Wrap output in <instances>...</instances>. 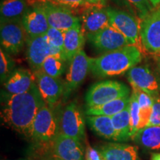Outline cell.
Wrapping results in <instances>:
<instances>
[{"label": "cell", "mask_w": 160, "mask_h": 160, "mask_svg": "<svg viewBox=\"0 0 160 160\" xmlns=\"http://www.w3.org/2000/svg\"><path fill=\"white\" fill-rule=\"evenodd\" d=\"M140 109L137 98L132 93L130 97V114H131V137L133 138L139 131L140 120Z\"/></svg>", "instance_id": "cell-29"}, {"label": "cell", "mask_w": 160, "mask_h": 160, "mask_svg": "<svg viewBox=\"0 0 160 160\" xmlns=\"http://www.w3.org/2000/svg\"><path fill=\"white\" fill-rule=\"evenodd\" d=\"M88 2L91 4V5H105L107 0H86Z\"/></svg>", "instance_id": "cell-36"}, {"label": "cell", "mask_w": 160, "mask_h": 160, "mask_svg": "<svg viewBox=\"0 0 160 160\" xmlns=\"http://www.w3.org/2000/svg\"><path fill=\"white\" fill-rule=\"evenodd\" d=\"M50 1L56 5L71 10L73 13L74 11H78V10H82L83 11L91 5L86 0H50Z\"/></svg>", "instance_id": "cell-31"}, {"label": "cell", "mask_w": 160, "mask_h": 160, "mask_svg": "<svg viewBox=\"0 0 160 160\" xmlns=\"http://www.w3.org/2000/svg\"><path fill=\"white\" fill-rule=\"evenodd\" d=\"M111 25L122 33L130 45L143 48L140 37V23L128 12L113 8H107Z\"/></svg>", "instance_id": "cell-8"}, {"label": "cell", "mask_w": 160, "mask_h": 160, "mask_svg": "<svg viewBox=\"0 0 160 160\" xmlns=\"http://www.w3.org/2000/svg\"><path fill=\"white\" fill-rule=\"evenodd\" d=\"M130 96L113 100L104 105L92 108H86L85 116H107L113 117L125 109L130 104Z\"/></svg>", "instance_id": "cell-24"}, {"label": "cell", "mask_w": 160, "mask_h": 160, "mask_svg": "<svg viewBox=\"0 0 160 160\" xmlns=\"http://www.w3.org/2000/svg\"><path fill=\"white\" fill-rule=\"evenodd\" d=\"M142 59L141 50L136 46L128 45L93 58L91 72L100 78L122 75L137 66Z\"/></svg>", "instance_id": "cell-2"}, {"label": "cell", "mask_w": 160, "mask_h": 160, "mask_svg": "<svg viewBox=\"0 0 160 160\" xmlns=\"http://www.w3.org/2000/svg\"><path fill=\"white\" fill-rule=\"evenodd\" d=\"M18 160H30V159H18Z\"/></svg>", "instance_id": "cell-40"}, {"label": "cell", "mask_w": 160, "mask_h": 160, "mask_svg": "<svg viewBox=\"0 0 160 160\" xmlns=\"http://www.w3.org/2000/svg\"><path fill=\"white\" fill-rule=\"evenodd\" d=\"M132 93L137 98L140 109V120L139 125V130L145 128L149 122L151 117L152 108H153V99L151 96L146 93L137 88L132 87Z\"/></svg>", "instance_id": "cell-26"}, {"label": "cell", "mask_w": 160, "mask_h": 160, "mask_svg": "<svg viewBox=\"0 0 160 160\" xmlns=\"http://www.w3.org/2000/svg\"><path fill=\"white\" fill-rule=\"evenodd\" d=\"M85 37L82 31L81 25L70 28L65 31L64 54L67 61H71L77 53L83 50Z\"/></svg>", "instance_id": "cell-20"}, {"label": "cell", "mask_w": 160, "mask_h": 160, "mask_svg": "<svg viewBox=\"0 0 160 160\" xmlns=\"http://www.w3.org/2000/svg\"><path fill=\"white\" fill-rule=\"evenodd\" d=\"M59 115L57 106L50 107L45 103L40 108L33 122L31 137L36 145L51 143L60 133Z\"/></svg>", "instance_id": "cell-3"}, {"label": "cell", "mask_w": 160, "mask_h": 160, "mask_svg": "<svg viewBox=\"0 0 160 160\" xmlns=\"http://www.w3.org/2000/svg\"><path fill=\"white\" fill-rule=\"evenodd\" d=\"M130 88L126 84L117 80H103L92 85L86 92V108L99 106L113 100L129 97Z\"/></svg>", "instance_id": "cell-4"}, {"label": "cell", "mask_w": 160, "mask_h": 160, "mask_svg": "<svg viewBox=\"0 0 160 160\" xmlns=\"http://www.w3.org/2000/svg\"><path fill=\"white\" fill-rule=\"evenodd\" d=\"M85 160H105L98 148L88 147L85 151Z\"/></svg>", "instance_id": "cell-34"}, {"label": "cell", "mask_w": 160, "mask_h": 160, "mask_svg": "<svg viewBox=\"0 0 160 160\" xmlns=\"http://www.w3.org/2000/svg\"><path fill=\"white\" fill-rule=\"evenodd\" d=\"M80 24L85 37L111 25L107 8L102 5H91L82 13Z\"/></svg>", "instance_id": "cell-16"}, {"label": "cell", "mask_w": 160, "mask_h": 160, "mask_svg": "<svg viewBox=\"0 0 160 160\" xmlns=\"http://www.w3.org/2000/svg\"><path fill=\"white\" fill-rule=\"evenodd\" d=\"M34 84V73L22 68H16L4 82L5 93L9 95L22 94L28 91Z\"/></svg>", "instance_id": "cell-18"}, {"label": "cell", "mask_w": 160, "mask_h": 160, "mask_svg": "<svg viewBox=\"0 0 160 160\" xmlns=\"http://www.w3.org/2000/svg\"><path fill=\"white\" fill-rule=\"evenodd\" d=\"M45 35L50 45L55 48L60 50L64 53L65 31L50 27Z\"/></svg>", "instance_id": "cell-30"}, {"label": "cell", "mask_w": 160, "mask_h": 160, "mask_svg": "<svg viewBox=\"0 0 160 160\" xmlns=\"http://www.w3.org/2000/svg\"><path fill=\"white\" fill-rule=\"evenodd\" d=\"M149 1L154 8L159 7V6L160 5V0H149Z\"/></svg>", "instance_id": "cell-38"}, {"label": "cell", "mask_w": 160, "mask_h": 160, "mask_svg": "<svg viewBox=\"0 0 160 160\" xmlns=\"http://www.w3.org/2000/svg\"><path fill=\"white\" fill-rule=\"evenodd\" d=\"M45 104L37 84L22 94L9 95L4 92L1 119L5 125L31 139L33 122Z\"/></svg>", "instance_id": "cell-1"}, {"label": "cell", "mask_w": 160, "mask_h": 160, "mask_svg": "<svg viewBox=\"0 0 160 160\" xmlns=\"http://www.w3.org/2000/svg\"><path fill=\"white\" fill-rule=\"evenodd\" d=\"M92 60L93 58L89 57L82 50L69 62L68 68L63 81V97L65 99L68 98L71 93L77 89L91 72Z\"/></svg>", "instance_id": "cell-7"}, {"label": "cell", "mask_w": 160, "mask_h": 160, "mask_svg": "<svg viewBox=\"0 0 160 160\" xmlns=\"http://www.w3.org/2000/svg\"><path fill=\"white\" fill-rule=\"evenodd\" d=\"M131 4L139 13V17L143 19L154 9L149 0H126Z\"/></svg>", "instance_id": "cell-32"}, {"label": "cell", "mask_w": 160, "mask_h": 160, "mask_svg": "<svg viewBox=\"0 0 160 160\" xmlns=\"http://www.w3.org/2000/svg\"><path fill=\"white\" fill-rule=\"evenodd\" d=\"M140 37L143 49L160 56V5L141 19Z\"/></svg>", "instance_id": "cell-9"}, {"label": "cell", "mask_w": 160, "mask_h": 160, "mask_svg": "<svg viewBox=\"0 0 160 160\" xmlns=\"http://www.w3.org/2000/svg\"><path fill=\"white\" fill-rule=\"evenodd\" d=\"M97 148L105 160H140L137 148L128 144L110 142Z\"/></svg>", "instance_id": "cell-19"}, {"label": "cell", "mask_w": 160, "mask_h": 160, "mask_svg": "<svg viewBox=\"0 0 160 160\" xmlns=\"http://www.w3.org/2000/svg\"><path fill=\"white\" fill-rule=\"evenodd\" d=\"M128 80L132 87L137 88L154 99L160 97V81L148 65H137L128 71Z\"/></svg>", "instance_id": "cell-13"}, {"label": "cell", "mask_w": 160, "mask_h": 160, "mask_svg": "<svg viewBox=\"0 0 160 160\" xmlns=\"http://www.w3.org/2000/svg\"><path fill=\"white\" fill-rule=\"evenodd\" d=\"M85 118L77 102H72L60 110V133L82 141L85 137Z\"/></svg>", "instance_id": "cell-10"}, {"label": "cell", "mask_w": 160, "mask_h": 160, "mask_svg": "<svg viewBox=\"0 0 160 160\" xmlns=\"http://www.w3.org/2000/svg\"><path fill=\"white\" fill-rule=\"evenodd\" d=\"M28 8L26 0H2L0 6L1 20L22 19Z\"/></svg>", "instance_id": "cell-25"}, {"label": "cell", "mask_w": 160, "mask_h": 160, "mask_svg": "<svg viewBox=\"0 0 160 160\" xmlns=\"http://www.w3.org/2000/svg\"><path fill=\"white\" fill-rule=\"evenodd\" d=\"M22 22L28 37L45 35L50 28L45 11L39 4L29 6Z\"/></svg>", "instance_id": "cell-17"}, {"label": "cell", "mask_w": 160, "mask_h": 160, "mask_svg": "<svg viewBox=\"0 0 160 160\" xmlns=\"http://www.w3.org/2000/svg\"><path fill=\"white\" fill-rule=\"evenodd\" d=\"M14 66V62L10 57V54L1 48V50H0V75H1L2 82L4 83L8 79L12 72L15 70Z\"/></svg>", "instance_id": "cell-28"}, {"label": "cell", "mask_w": 160, "mask_h": 160, "mask_svg": "<svg viewBox=\"0 0 160 160\" xmlns=\"http://www.w3.org/2000/svg\"><path fill=\"white\" fill-rule=\"evenodd\" d=\"M151 160H160V153H151Z\"/></svg>", "instance_id": "cell-37"}, {"label": "cell", "mask_w": 160, "mask_h": 160, "mask_svg": "<svg viewBox=\"0 0 160 160\" xmlns=\"http://www.w3.org/2000/svg\"><path fill=\"white\" fill-rule=\"evenodd\" d=\"M1 46L10 55H16L22 51L26 45L28 35L22 19L1 20L0 24Z\"/></svg>", "instance_id": "cell-6"}, {"label": "cell", "mask_w": 160, "mask_h": 160, "mask_svg": "<svg viewBox=\"0 0 160 160\" xmlns=\"http://www.w3.org/2000/svg\"><path fill=\"white\" fill-rule=\"evenodd\" d=\"M38 4L42 7L51 28L65 31L76 26L81 25L80 18L77 17L71 10L56 5L50 0Z\"/></svg>", "instance_id": "cell-14"}, {"label": "cell", "mask_w": 160, "mask_h": 160, "mask_svg": "<svg viewBox=\"0 0 160 160\" xmlns=\"http://www.w3.org/2000/svg\"><path fill=\"white\" fill-rule=\"evenodd\" d=\"M86 123L96 134L111 141H116V134L111 117L86 116Z\"/></svg>", "instance_id": "cell-22"}, {"label": "cell", "mask_w": 160, "mask_h": 160, "mask_svg": "<svg viewBox=\"0 0 160 160\" xmlns=\"http://www.w3.org/2000/svg\"><path fill=\"white\" fill-rule=\"evenodd\" d=\"M111 119L116 134L115 142H122L132 139L130 104L123 111L111 117Z\"/></svg>", "instance_id": "cell-23"}, {"label": "cell", "mask_w": 160, "mask_h": 160, "mask_svg": "<svg viewBox=\"0 0 160 160\" xmlns=\"http://www.w3.org/2000/svg\"><path fill=\"white\" fill-rule=\"evenodd\" d=\"M147 126H160V97L153 99L151 115Z\"/></svg>", "instance_id": "cell-33"}, {"label": "cell", "mask_w": 160, "mask_h": 160, "mask_svg": "<svg viewBox=\"0 0 160 160\" xmlns=\"http://www.w3.org/2000/svg\"><path fill=\"white\" fill-rule=\"evenodd\" d=\"M38 89L45 102L50 107H55L64 93L63 81L46 74L41 70L34 72Z\"/></svg>", "instance_id": "cell-15"}, {"label": "cell", "mask_w": 160, "mask_h": 160, "mask_svg": "<svg viewBox=\"0 0 160 160\" xmlns=\"http://www.w3.org/2000/svg\"><path fill=\"white\" fill-rule=\"evenodd\" d=\"M85 39L96 51L102 54L130 45L125 37L111 25L86 36Z\"/></svg>", "instance_id": "cell-11"}, {"label": "cell", "mask_w": 160, "mask_h": 160, "mask_svg": "<svg viewBox=\"0 0 160 160\" xmlns=\"http://www.w3.org/2000/svg\"><path fill=\"white\" fill-rule=\"evenodd\" d=\"M157 59L158 62V65H159V67L160 68V56H159V57H157Z\"/></svg>", "instance_id": "cell-39"}, {"label": "cell", "mask_w": 160, "mask_h": 160, "mask_svg": "<svg viewBox=\"0 0 160 160\" xmlns=\"http://www.w3.org/2000/svg\"><path fill=\"white\" fill-rule=\"evenodd\" d=\"M132 139L144 149L160 151V126L143 128L137 132Z\"/></svg>", "instance_id": "cell-21"}, {"label": "cell", "mask_w": 160, "mask_h": 160, "mask_svg": "<svg viewBox=\"0 0 160 160\" xmlns=\"http://www.w3.org/2000/svg\"><path fill=\"white\" fill-rule=\"evenodd\" d=\"M36 148H37V151L35 153L34 158L32 160H56L49 153H48L43 150L37 147H36Z\"/></svg>", "instance_id": "cell-35"}, {"label": "cell", "mask_w": 160, "mask_h": 160, "mask_svg": "<svg viewBox=\"0 0 160 160\" xmlns=\"http://www.w3.org/2000/svg\"><path fill=\"white\" fill-rule=\"evenodd\" d=\"M68 61L61 54L50 55L42 65L41 71L54 78H59L65 73Z\"/></svg>", "instance_id": "cell-27"}, {"label": "cell", "mask_w": 160, "mask_h": 160, "mask_svg": "<svg viewBox=\"0 0 160 160\" xmlns=\"http://www.w3.org/2000/svg\"><path fill=\"white\" fill-rule=\"evenodd\" d=\"M26 47L27 61L33 73L41 70L44 61L50 55L61 54L65 57L60 50L50 45L45 34L35 37H28Z\"/></svg>", "instance_id": "cell-12"}, {"label": "cell", "mask_w": 160, "mask_h": 160, "mask_svg": "<svg viewBox=\"0 0 160 160\" xmlns=\"http://www.w3.org/2000/svg\"><path fill=\"white\" fill-rule=\"evenodd\" d=\"M36 147L49 153L56 160H85V151L82 142L59 133L51 143Z\"/></svg>", "instance_id": "cell-5"}]
</instances>
